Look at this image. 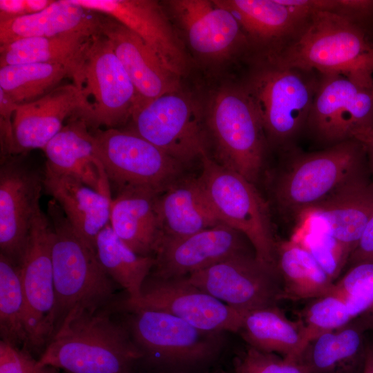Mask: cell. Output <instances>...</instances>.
Wrapping results in <instances>:
<instances>
[{
  "label": "cell",
  "mask_w": 373,
  "mask_h": 373,
  "mask_svg": "<svg viewBox=\"0 0 373 373\" xmlns=\"http://www.w3.org/2000/svg\"><path fill=\"white\" fill-rule=\"evenodd\" d=\"M109 307L68 315L39 359V368L66 373H132L144 355L124 323Z\"/></svg>",
  "instance_id": "6da1fadb"
},
{
  "label": "cell",
  "mask_w": 373,
  "mask_h": 373,
  "mask_svg": "<svg viewBox=\"0 0 373 373\" xmlns=\"http://www.w3.org/2000/svg\"><path fill=\"white\" fill-rule=\"evenodd\" d=\"M369 173L364 144L349 140L291 155L275 178L271 193L279 211L298 221L313 207L369 181Z\"/></svg>",
  "instance_id": "7a4b0ae2"
},
{
  "label": "cell",
  "mask_w": 373,
  "mask_h": 373,
  "mask_svg": "<svg viewBox=\"0 0 373 373\" xmlns=\"http://www.w3.org/2000/svg\"><path fill=\"white\" fill-rule=\"evenodd\" d=\"M267 57L283 66L373 84V46L356 23L335 13L313 14L294 37Z\"/></svg>",
  "instance_id": "3957f363"
},
{
  "label": "cell",
  "mask_w": 373,
  "mask_h": 373,
  "mask_svg": "<svg viewBox=\"0 0 373 373\" xmlns=\"http://www.w3.org/2000/svg\"><path fill=\"white\" fill-rule=\"evenodd\" d=\"M47 216L52 228L54 335L70 314L112 306L117 284L102 268L95 249L79 236L53 199L48 202Z\"/></svg>",
  "instance_id": "277c9868"
},
{
  "label": "cell",
  "mask_w": 373,
  "mask_h": 373,
  "mask_svg": "<svg viewBox=\"0 0 373 373\" xmlns=\"http://www.w3.org/2000/svg\"><path fill=\"white\" fill-rule=\"evenodd\" d=\"M70 77L85 104L84 119L95 130L125 124L137 109L136 90L101 32L93 35L73 61Z\"/></svg>",
  "instance_id": "5b68a950"
},
{
  "label": "cell",
  "mask_w": 373,
  "mask_h": 373,
  "mask_svg": "<svg viewBox=\"0 0 373 373\" xmlns=\"http://www.w3.org/2000/svg\"><path fill=\"white\" fill-rule=\"evenodd\" d=\"M267 58L244 88L258 112L267 142L286 150L306 128L318 79L312 71L283 66Z\"/></svg>",
  "instance_id": "8992f818"
},
{
  "label": "cell",
  "mask_w": 373,
  "mask_h": 373,
  "mask_svg": "<svg viewBox=\"0 0 373 373\" xmlns=\"http://www.w3.org/2000/svg\"><path fill=\"white\" fill-rule=\"evenodd\" d=\"M197 178L220 221L241 233L251 245L256 259L278 271L277 243L267 202L255 184L207 154L201 157Z\"/></svg>",
  "instance_id": "52a82bcc"
},
{
  "label": "cell",
  "mask_w": 373,
  "mask_h": 373,
  "mask_svg": "<svg viewBox=\"0 0 373 373\" xmlns=\"http://www.w3.org/2000/svg\"><path fill=\"white\" fill-rule=\"evenodd\" d=\"M124 323L146 360L183 368L207 363L224 347V332H208L164 312L130 308Z\"/></svg>",
  "instance_id": "ba28073f"
},
{
  "label": "cell",
  "mask_w": 373,
  "mask_h": 373,
  "mask_svg": "<svg viewBox=\"0 0 373 373\" xmlns=\"http://www.w3.org/2000/svg\"><path fill=\"white\" fill-rule=\"evenodd\" d=\"M215 160L255 184L262 173L267 140L245 88H226L214 97L207 119Z\"/></svg>",
  "instance_id": "9c48e42d"
},
{
  "label": "cell",
  "mask_w": 373,
  "mask_h": 373,
  "mask_svg": "<svg viewBox=\"0 0 373 373\" xmlns=\"http://www.w3.org/2000/svg\"><path fill=\"white\" fill-rule=\"evenodd\" d=\"M93 134L110 184L118 191L141 188L162 193L180 174V162L130 130L97 128Z\"/></svg>",
  "instance_id": "30bf717a"
},
{
  "label": "cell",
  "mask_w": 373,
  "mask_h": 373,
  "mask_svg": "<svg viewBox=\"0 0 373 373\" xmlns=\"http://www.w3.org/2000/svg\"><path fill=\"white\" fill-rule=\"evenodd\" d=\"M306 128L329 146L349 140L363 143L373 129V84L321 75Z\"/></svg>",
  "instance_id": "8fae6325"
},
{
  "label": "cell",
  "mask_w": 373,
  "mask_h": 373,
  "mask_svg": "<svg viewBox=\"0 0 373 373\" xmlns=\"http://www.w3.org/2000/svg\"><path fill=\"white\" fill-rule=\"evenodd\" d=\"M131 120L130 131L182 164L207 154L201 115L180 90L155 99L134 113Z\"/></svg>",
  "instance_id": "7c38bea8"
},
{
  "label": "cell",
  "mask_w": 373,
  "mask_h": 373,
  "mask_svg": "<svg viewBox=\"0 0 373 373\" xmlns=\"http://www.w3.org/2000/svg\"><path fill=\"white\" fill-rule=\"evenodd\" d=\"M52 228L41 209L35 217L19 264L26 306L28 350H39L53 335L55 302L51 255Z\"/></svg>",
  "instance_id": "4fadbf2b"
},
{
  "label": "cell",
  "mask_w": 373,
  "mask_h": 373,
  "mask_svg": "<svg viewBox=\"0 0 373 373\" xmlns=\"http://www.w3.org/2000/svg\"><path fill=\"white\" fill-rule=\"evenodd\" d=\"M115 308L164 312L200 329L224 333H238L247 313L214 298L189 282L186 276L161 278L151 274L145 280L137 302Z\"/></svg>",
  "instance_id": "5bb4252c"
},
{
  "label": "cell",
  "mask_w": 373,
  "mask_h": 373,
  "mask_svg": "<svg viewBox=\"0 0 373 373\" xmlns=\"http://www.w3.org/2000/svg\"><path fill=\"white\" fill-rule=\"evenodd\" d=\"M186 278L218 300L245 312L277 305L283 299L279 274L260 263L254 252L229 257Z\"/></svg>",
  "instance_id": "9a60e30c"
},
{
  "label": "cell",
  "mask_w": 373,
  "mask_h": 373,
  "mask_svg": "<svg viewBox=\"0 0 373 373\" xmlns=\"http://www.w3.org/2000/svg\"><path fill=\"white\" fill-rule=\"evenodd\" d=\"M40 173L19 155L1 157L0 254L19 265L33 220L41 210Z\"/></svg>",
  "instance_id": "2e32d148"
},
{
  "label": "cell",
  "mask_w": 373,
  "mask_h": 373,
  "mask_svg": "<svg viewBox=\"0 0 373 373\" xmlns=\"http://www.w3.org/2000/svg\"><path fill=\"white\" fill-rule=\"evenodd\" d=\"M89 10L110 16L137 34L164 66L180 76L187 68L183 45L160 3L153 0H70Z\"/></svg>",
  "instance_id": "e0dca14e"
},
{
  "label": "cell",
  "mask_w": 373,
  "mask_h": 373,
  "mask_svg": "<svg viewBox=\"0 0 373 373\" xmlns=\"http://www.w3.org/2000/svg\"><path fill=\"white\" fill-rule=\"evenodd\" d=\"M248 244L241 233L221 222L187 237L162 242L150 274L188 276L235 255L255 253Z\"/></svg>",
  "instance_id": "ac0fdd59"
},
{
  "label": "cell",
  "mask_w": 373,
  "mask_h": 373,
  "mask_svg": "<svg viewBox=\"0 0 373 373\" xmlns=\"http://www.w3.org/2000/svg\"><path fill=\"white\" fill-rule=\"evenodd\" d=\"M98 27L111 43L136 90L137 106L134 113L164 94L180 90V77L168 70L133 31L101 13H98Z\"/></svg>",
  "instance_id": "d6986e66"
},
{
  "label": "cell",
  "mask_w": 373,
  "mask_h": 373,
  "mask_svg": "<svg viewBox=\"0 0 373 373\" xmlns=\"http://www.w3.org/2000/svg\"><path fill=\"white\" fill-rule=\"evenodd\" d=\"M86 111L84 99L73 84L57 86L40 98L19 105L12 117L14 155L44 149L63 128L65 119Z\"/></svg>",
  "instance_id": "ffe728a7"
},
{
  "label": "cell",
  "mask_w": 373,
  "mask_h": 373,
  "mask_svg": "<svg viewBox=\"0 0 373 373\" xmlns=\"http://www.w3.org/2000/svg\"><path fill=\"white\" fill-rule=\"evenodd\" d=\"M167 3L190 46L200 55L225 56L246 41L234 16L214 1L172 0Z\"/></svg>",
  "instance_id": "44dd1931"
},
{
  "label": "cell",
  "mask_w": 373,
  "mask_h": 373,
  "mask_svg": "<svg viewBox=\"0 0 373 373\" xmlns=\"http://www.w3.org/2000/svg\"><path fill=\"white\" fill-rule=\"evenodd\" d=\"M88 128L79 116L70 117L43 149L47 158L46 165L111 197L110 182L97 153L93 134Z\"/></svg>",
  "instance_id": "7402d4cb"
},
{
  "label": "cell",
  "mask_w": 373,
  "mask_h": 373,
  "mask_svg": "<svg viewBox=\"0 0 373 373\" xmlns=\"http://www.w3.org/2000/svg\"><path fill=\"white\" fill-rule=\"evenodd\" d=\"M160 194L146 189L126 188L118 191L111 202L112 229L130 249L142 256L155 258L162 242Z\"/></svg>",
  "instance_id": "603a6c76"
},
{
  "label": "cell",
  "mask_w": 373,
  "mask_h": 373,
  "mask_svg": "<svg viewBox=\"0 0 373 373\" xmlns=\"http://www.w3.org/2000/svg\"><path fill=\"white\" fill-rule=\"evenodd\" d=\"M44 187L60 207L75 232L95 249L97 235L110 224L112 197L46 165Z\"/></svg>",
  "instance_id": "cb8c5ba5"
},
{
  "label": "cell",
  "mask_w": 373,
  "mask_h": 373,
  "mask_svg": "<svg viewBox=\"0 0 373 373\" xmlns=\"http://www.w3.org/2000/svg\"><path fill=\"white\" fill-rule=\"evenodd\" d=\"M229 11L252 38L277 44L279 50L302 29L311 17L283 0H214ZM274 52V51H271Z\"/></svg>",
  "instance_id": "d4e9b609"
},
{
  "label": "cell",
  "mask_w": 373,
  "mask_h": 373,
  "mask_svg": "<svg viewBox=\"0 0 373 373\" xmlns=\"http://www.w3.org/2000/svg\"><path fill=\"white\" fill-rule=\"evenodd\" d=\"M372 216L373 181L369 180L313 207L297 222L316 223L352 251Z\"/></svg>",
  "instance_id": "484cf974"
},
{
  "label": "cell",
  "mask_w": 373,
  "mask_h": 373,
  "mask_svg": "<svg viewBox=\"0 0 373 373\" xmlns=\"http://www.w3.org/2000/svg\"><path fill=\"white\" fill-rule=\"evenodd\" d=\"M158 209L162 242L181 239L221 223L197 178L170 186L160 195Z\"/></svg>",
  "instance_id": "4316f807"
},
{
  "label": "cell",
  "mask_w": 373,
  "mask_h": 373,
  "mask_svg": "<svg viewBox=\"0 0 373 373\" xmlns=\"http://www.w3.org/2000/svg\"><path fill=\"white\" fill-rule=\"evenodd\" d=\"M99 33L98 13L70 0L53 1L41 12L0 21V45L29 37Z\"/></svg>",
  "instance_id": "83f0119b"
},
{
  "label": "cell",
  "mask_w": 373,
  "mask_h": 373,
  "mask_svg": "<svg viewBox=\"0 0 373 373\" xmlns=\"http://www.w3.org/2000/svg\"><path fill=\"white\" fill-rule=\"evenodd\" d=\"M238 333L248 346L290 361H301L305 352L303 321L289 319L277 305L247 312Z\"/></svg>",
  "instance_id": "f1b7e54d"
},
{
  "label": "cell",
  "mask_w": 373,
  "mask_h": 373,
  "mask_svg": "<svg viewBox=\"0 0 373 373\" xmlns=\"http://www.w3.org/2000/svg\"><path fill=\"white\" fill-rule=\"evenodd\" d=\"M95 249L105 272L127 292V298L115 305L137 302L142 285L155 265V258L134 252L114 233L110 224L97 235Z\"/></svg>",
  "instance_id": "f546056e"
},
{
  "label": "cell",
  "mask_w": 373,
  "mask_h": 373,
  "mask_svg": "<svg viewBox=\"0 0 373 373\" xmlns=\"http://www.w3.org/2000/svg\"><path fill=\"white\" fill-rule=\"evenodd\" d=\"M276 262L283 298L314 299L326 295L334 287V282L312 256L291 239L278 242Z\"/></svg>",
  "instance_id": "4dcf8cb0"
},
{
  "label": "cell",
  "mask_w": 373,
  "mask_h": 373,
  "mask_svg": "<svg viewBox=\"0 0 373 373\" xmlns=\"http://www.w3.org/2000/svg\"><path fill=\"white\" fill-rule=\"evenodd\" d=\"M94 35L73 32L0 45V67L30 63L72 64Z\"/></svg>",
  "instance_id": "1f68e13d"
},
{
  "label": "cell",
  "mask_w": 373,
  "mask_h": 373,
  "mask_svg": "<svg viewBox=\"0 0 373 373\" xmlns=\"http://www.w3.org/2000/svg\"><path fill=\"white\" fill-rule=\"evenodd\" d=\"M364 325L350 323L319 336L309 343L301 361L312 368L313 373H340L359 358Z\"/></svg>",
  "instance_id": "d6a6232c"
},
{
  "label": "cell",
  "mask_w": 373,
  "mask_h": 373,
  "mask_svg": "<svg viewBox=\"0 0 373 373\" xmlns=\"http://www.w3.org/2000/svg\"><path fill=\"white\" fill-rule=\"evenodd\" d=\"M72 64L30 63L0 67V88L18 105L32 102L56 88L65 77H70Z\"/></svg>",
  "instance_id": "836d02e7"
},
{
  "label": "cell",
  "mask_w": 373,
  "mask_h": 373,
  "mask_svg": "<svg viewBox=\"0 0 373 373\" xmlns=\"http://www.w3.org/2000/svg\"><path fill=\"white\" fill-rule=\"evenodd\" d=\"M0 334L1 341L28 349L26 306L19 265L0 254Z\"/></svg>",
  "instance_id": "e575fe53"
},
{
  "label": "cell",
  "mask_w": 373,
  "mask_h": 373,
  "mask_svg": "<svg viewBox=\"0 0 373 373\" xmlns=\"http://www.w3.org/2000/svg\"><path fill=\"white\" fill-rule=\"evenodd\" d=\"M306 249L334 282L347 264L351 250L316 223L298 222L291 238Z\"/></svg>",
  "instance_id": "d590c367"
},
{
  "label": "cell",
  "mask_w": 373,
  "mask_h": 373,
  "mask_svg": "<svg viewBox=\"0 0 373 373\" xmlns=\"http://www.w3.org/2000/svg\"><path fill=\"white\" fill-rule=\"evenodd\" d=\"M352 319L344 299L333 289L326 295L314 298L305 308L300 319L304 327L305 352L317 337L347 325Z\"/></svg>",
  "instance_id": "8d00e7d4"
},
{
  "label": "cell",
  "mask_w": 373,
  "mask_h": 373,
  "mask_svg": "<svg viewBox=\"0 0 373 373\" xmlns=\"http://www.w3.org/2000/svg\"><path fill=\"white\" fill-rule=\"evenodd\" d=\"M236 373H313L303 361H294L248 346L233 361Z\"/></svg>",
  "instance_id": "74e56055"
},
{
  "label": "cell",
  "mask_w": 373,
  "mask_h": 373,
  "mask_svg": "<svg viewBox=\"0 0 373 373\" xmlns=\"http://www.w3.org/2000/svg\"><path fill=\"white\" fill-rule=\"evenodd\" d=\"M332 289L341 295L361 298L373 305V262L351 267Z\"/></svg>",
  "instance_id": "f35d334b"
},
{
  "label": "cell",
  "mask_w": 373,
  "mask_h": 373,
  "mask_svg": "<svg viewBox=\"0 0 373 373\" xmlns=\"http://www.w3.org/2000/svg\"><path fill=\"white\" fill-rule=\"evenodd\" d=\"M37 360L25 350L0 341V373H41Z\"/></svg>",
  "instance_id": "ab89813d"
},
{
  "label": "cell",
  "mask_w": 373,
  "mask_h": 373,
  "mask_svg": "<svg viewBox=\"0 0 373 373\" xmlns=\"http://www.w3.org/2000/svg\"><path fill=\"white\" fill-rule=\"evenodd\" d=\"M365 262H373V216L352 251L347 263L351 267Z\"/></svg>",
  "instance_id": "60d3db41"
},
{
  "label": "cell",
  "mask_w": 373,
  "mask_h": 373,
  "mask_svg": "<svg viewBox=\"0 0 373 373\" xmlns=\"http://www.w3.org/2000/svg\"><path fill=\"white\" fill-rule=\"evenodd\" d=\"M26 15V0H0V21Z\"/></svg>",
  "instance_id": "b9f144b4"
},
{
  "label": "cell",
  "mask_w": 373,
  "mask_h": 373,
  "mask_svg": "<svg viewBox=\"0 0 373 373\" xmlns=\"http://www.w3.org/2000/svg\"><path fill=\"white\" fill-rule=\"evenodd\" d=\"M53 1L49 0H26L27 14L39 12L46 9Z\"/></svg>",
  "instance_id": "7bdbcfd3"
},
{
  "label": "cell",
  "mask_w": 373,
  "mask_h": 373,
  "mask_svg": "<svg viewBox=\"0 0 373 373\" xmlns=\"http://www.w3.org/2000/svg\"><path fill=\"white\" fill-rule=\"evenodd\" d=\"M370 173L373 175V129L363 142Z\"/></svg>",
  "instance_id": "ee69618b"
},
{
  "label": "cell",
  "mask_w": 373,
  "mask_h": 373,
  "mask_svg": "<svg viewBox=\"0 0 373 373\" xmlns=\"http://www.w3.org/2000/svg\"><path fill=\"white\" fill-rule=\"evenodd\" d=\"M363 373H373V350H368L365 354Z\"/></svg>",
  "instance_id": "f6af8a7d"
},
{
  "label": "cell",
  "mask_w": 373,
  "mask_h": 373,
  "mask_svg": "<svg viewBox=\"0 0 373 373\" xmlns=\"http://www.w3.org/2000/svg\"><path fill=\"white\" fill-rule=\"evenodd\" d=\"M212 373H213V372H212ZM214 373H222V372H214Z\"/></svg>",
  "instance_id": "bcb514c9"
},
{
  "label": "cell",
  "mask_w": 373,
  "mask_h": 373,
  "mask_svg": "<svg viewBox=\"0 0 373 373\" xmlns=\"http://www.w3.org/2000/svg\"><path fill=\"white\" fill-rule=\"evenodd\" d=\"M169 373H178V372H169Z\"/></svg>",
  "instance_id": "7dc6e473"
}]
</instances>
